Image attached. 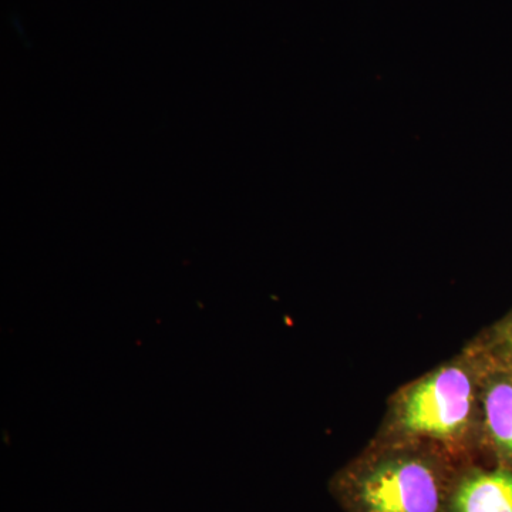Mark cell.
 <instances>
[{
	"label": "cell",
	"mask_w": 512,
	"mask_h": 512,
	"mask_svg": "<svg viewBox=\"0 0 512 512\" xmlns=\"http://www.w3.org/2000/svg\"><path fill=\"white\" fill-rule=\"evenodd\" d=\"M483 366V346L474 338L456 356L400 387L390 397L375 437L427 441L477 461L483 454Z\"/></svg>",
	"instance_id": "6da1fadb"
},
{
	"label": "cell",
	"mask_w": 512,
	"mask_h": 512,
	"mask_svg": "<svg viewBox=\"0 0 512 512\" xmlns=\"http://www.w3.org/2000/svg\"><path fill=\"white\" fill-rule=\"evenodd\" d=\"M467 461L427 441L373 437L336 471L329 491L343 512H444Z\"/></svg>",
	"instance_id": "7a4b0ae2"
},
{
	"label": "cell",
	"mask_w": 512,
	"mask_h": 512,
	"mask_svg": "<svg viewBox=\"0 0 512 512\" xmlns=\"http://www.w3.org/2000/svg\"><path fill=\"white\" fill-rule=\"evenodd\" d=\"M477 338L484 352L480 394L483 454L491 458V464L512 468V373L481 333Z\"/></svg>",
	"instance_id": "3957f363"
},
{
	"label": "cell",
	"mask_w": 512,
	"mask_h": 512,
	"mask_svg": "<svg viewBox=\"0 0 512 512\" xmlns=\"http://www.w3.org/2000/svg\"><path fill=\"white\" fill-rule=\"evenodd\" d=\"M444 512H512V468L467 461L454 478Z\"/></svg>",
	"instance_id": "277c9868"
},
{
	"label": "cell",
	"mask_w": 512,
	"mask_h": 512,
	"mask_svg": "<svg viewBox=\"0 0 512 512\" xmlns=\"http://www.w3.org/2000/svg\"><path fill=\"white\" fill-rule=\"evenodd\" d=\"M481 336L485 339V342L490 345V348L497 353V356L503 360L504 365L508 367V370L512 373V343L505 342V340L494 338L487 329L481 332Z\"/></svg>",
	"instance_id": "5b68a950"
},
{
	"label": "cell",
	"mask_w": 512,
	"mask_h": 512,
	"mask_svg": "<svg viewBox=\"0 0 512 512\" xmlns=\"http://www.w3.org/2000/svg\"><path fill=\"white\" fill-rule=\"evenodd\" d=\"M487 330L494 338L512 343V309L504 318L495 322L494 325L490 326Z\"/></svg>",
	"instance_id": "8992f818"
}]
</instances>
